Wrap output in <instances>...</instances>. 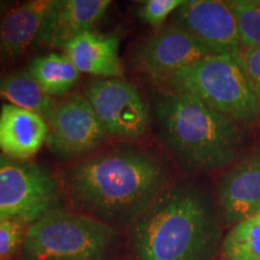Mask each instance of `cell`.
Segmentation results:
<instances>
[{
  "instance_id": "obj_5",
  "label": "cell",
  "mask_w": 260,
  "mask_h": 260,
  "mask_svg": "<svg viewBox=\"0 0 260 260\" xmlns=\"http://www.w3.org/2000/svg\"><path fill=\"white\" fill-rule=\"evenodd\" d=\"M118 241L110 224L57 207L28 225L22 247L25 260H106Z\"/></svg>"
},
{
  "instance_id": "obj_4",
  "label": "cell",
  "mask_w": 260,
  "mask_h": 260,
  "mask_svg": "<svg viewBox=\"0 0 260 260\" xmlns=\"http://www.w3.org/2000/svg\"><path fill=\"white\" fill-rule=\"evenodd\" d=\"M159 84L190 94L235 123L260 117V96L236 54H210Z\"/></svg>"
},
{
  "instance_id": "obj_17",
  "label": "cell",
  "mask_w": 260,
  "mask_h": 260,
  "mask_svg": "<svg viewBox=\"0 0 260 260\" xmlns=\"http://www.w3.org/2000/svg\"><path fill=\"white\" fill-rule=\"evenodd\" d=\"M28 68L42 92L53 99L67 95L80 79V71L65 53L38 57Z\"/></svg>"
},
{
  "instance_id": "obj_9",
  "label": "cell",
  "mask_w": 260,
  "mask_h": 260,
  "mask_svg": "<svg viewBox=\"0 0 260 260\" xmlns=\"http://www.w3.org/2000/svg\"><path fill=\"white\" fill-rule=\"evenodd\" d=\"M212 54L186 29L172 23L141 42L133 53V64L153 82Z\"/></svg>"
},
{
  "instance_id": "obj_23",
  "label": "cell",
  "mask_w": 260,
  "mask_h": 260,
  "mask_svg": "<svg viewBox=\"0 0 260 260\" xmlns=\"http://www.w3.org/2000/svg\"><path fill=\"white\" fill-rule=\"evenodd\" d=\"M17 4V2H11V0H0V18L4 16L9 10H11Z\"/></svg>"
},
{
  "instance_id": "obj_2",
  "label": "cell",
  "mask_w": 260,
  "mask_h": 260,
  "mask_svg": "<svg viewBox=\"0 0 260 260\" xmlns=\"http://www.w3.org/2000/svg\"><path fill=\"white\" fill-rule=\"evenodd\" d=\"M130 237L138 260H206L217 240L212 204L194 184L169 187Z\"/></svg>"
},
{
  "instance_id": "obj_11",
  "label": "cell",
  "mask_w": 260,
  "mask_h": 260,
  "mask_svg": "<svg viewBox=\"0 0 260 260\" xmlns=\"http://www.w3.org/2000/svg\"><path fill=\"white\" fill-rule=\"evenodd\" d=\"M111 0H53L38 31L35 44L64 48L102 21Z\"/></svg>"
},
{
  "instance_id": "obj_20",
  "label": "cell",
  "mask_w": 260,
  "mask_h": 260,
  "mask_svg": "<svg viewBox=\"0 0 260 260\" xmlns=\"http://www.w3.org/2000/svg\"><path fill=\"white\" fill-rule=\"evenodd\" d=\"M24 226L17 219L0 218V260H8L23 245Z\"/></svg>"
},
{
  "instance_id": "obj_3",
  "label": "cell",
  "mask_w": 260,
  "mask_h": 260,
  "mask_svg": "<svg viewBox=\"0 0 260 260\" xmlns=\"http://www.w3.org/2000/svg\"><path fill=\"white\" fill-rule=\"evenodd\" d=\"M154 116L165 147L186 170L213 171L236 158L239 125L190 94L161 88L154 96Z\"/></svg>"
},
{
  "instance_id": "obj_7",
  "label": "cell",
  "mask_w": 260,
  "mask_h": 260,
  "mask_svg": "<svg viewBox=\"0 0 260 260\" xmlns=\"http://www.w3.org/2000/svg\"><path fill=\"white\" fill-rule=\"evenodd\" d=\"M84 96L107 135L134 140L148 132L151 118L147 104L134 84L122 77L90 81Z\"/></svg>"
},
{
  "instance_id": "obj_22",
  "label": "cell",
  "mask_w": 260,
  "mask_h": 260,
  "mask_svg": "<svg viewBox=\"0 0 260 260\" xmlns=\"http://www.w3.org/2000/svg\"><path fill=\"white\" fill-rule=\"evenodd\" d=\"M236 57L260 96V47H240Z\"/></svg>"
},
{
  "instance_id": "obj_21",
  "label": "cell",
  "mask_w": 260,
  "mask_h": 260,
  "mask_svg": "<svg viewBox=\"0 0 260 260\" xmlns=\"http://www.w3.org/2000/svg\"><path fill=\"white\" fill-rule=\"evenodd\" d=\"M184 0H147L139 9V17L153 28H161L169 16L175 14Z\"/></svg>"
},
{
  "instance_id": "obj_19",
  "label": "cell",
  "mask_w": 260,
  "mask_h": 260,
  "mask_svg": "<svg viewBox=\"0 0 260 260\" xmlns=\"http://www.w3.org/2000/svg\"><path fill=\"white\" fill-rule=\"evenodd\" d=\"M236 18L241 47H260V0L228 2Z\"/></svg>"
},
{
  "instance_id": "obj_8",
  "label": "cell",
  "mask_w": 260,
  "mask_h": 260,
  "mask_svg": "<svg viewBox=\"0 0 260 260\" xmlns=\"http://www.w3.org/2000/svg\"><path fill=\"white\" fill-rule=\"evenodd\" d=\"M46 122L47 147L63 160L88 157L109 136L88 100L81 94L57 102Z\"/></svg>"
},
{
  "instance_id": "obj_1",
  "label": "cell",
  "mask_w": 260,
  "mask_h": 260,
  "mask_svg": "<svg viewBox=\"0 0 260 260\" xmlns=\"http://www.w3.org/2000/svg\"><path fill=\"white\" fill-rule=\"evenodd\" d=\"M61 186L71 204L106 224L134 225L169 188L167 169L132 146L90 155L64 171Z\"/></svg>"
},
{
  "instance_id": "obj_12",
  "label": "cell",
  "mask_w": 260,
  "mask_h": 260,
  "mask_svg": "<svg viewBox=\"0 0 260 260\" xmlns=\"http://www.w3.org/2000/svg\"><path fill=\"white\" fill-rule=\"evenodd\" d=\"M218 203L226 224L243 222L260 213V158L236 162L218 184Z\"/></svg>"
},
{
  "instance_id": "obj_13",
  "label": "cell",
  "mask_w": 260,
  "mask_h": 260,
  "mask_svg": "<svg viewBox=\"0 0 260 260\" xmlns=\"http://www.w3.org/2000/svg\"><path fill=\"white\" fill-rule=\"evenodd\" d=\"M53 0L17 3L0 18V75L9 73L38 37Z\"/></svg>"
},
{
  "instance_id": "obj_18",
  "label": "cell",
  "mask_w": 260,
  "mask_h": 260,
  "mask_svg": "<svg viewBox=\"0 0 260 260\" xmlns=\"http://www.w3.org/2000/svg\"><path fill=\"white\" fill-rule=\"evenodd\" d=\"M225 260H260V213L232 228L223 242Z\"/></svg>"
},
{
  "instance_id": "obj_16",
  "label": "cell",
  "mask_w": 260,
  "mask_h": 260,
  "mask_svg": "<svg viewBox=\"0 0 260 260\" xmlns=\"http://www.w3.org/2000/svg\"><path fill=\"white\" fill-rule=\"evenodd\" d=\"M0 99L48 118L57 100L42 92L29 68L0 75Z\"/></svg>"
},
{
  "instance_id": "obj_15",
  "label": "cell",
  "mask_w": 260,
  "mask_h": 260,
  "mask_svg": "<svg viewBox=\"0 0 260 260\" xmlns=\"http://www.w3.org/2000/svg\"><path fill=\"white\" fill-rule=\"evenodd\" d=\"M119 37L88 31L71 40L64 47L65 56L77 70L100 79L122 77L123 70L119 58Z\"/></svg>"
},
{
  "instance_id": "obj_6",
  "label": "cell",
  "mask_w": 260,
  "mask_h": 260,
  "mask_svg": "<svg viewBox=\"0 0 260 260\" xmlns=\"http://www.w3.org/2000/svg\"><path fill=\"white\" fill-rule=\"evenodd\" d=\"M60 197L59 182L46 168L0 153V218L30 225L42 214L57 209Z\"/></svg>"
},
{
  "instance_id": "obj_14",
  "label": "cell",
  "mask_w": 260,
  "mask_h": 260,
  "mask_svg": "<svg viewBox=\"0 0 260 260\" xmlns=\"http://www.w3.org/2000/svg\"><path fill=\"white\" fill-rule=\"evenodd\" d=\"M48 124L38 113L4 103L0 107V153L29 161L46 144Z\"/></svg>"
},
{
  "instance_id": "obj_10",
  "label": "cell",
  "mask_w": 260,
  "mask_h": 260,
  "mask_svg": "<svg viewBox=\"0 0 260 260\" xmlns=\"http://www.w3.org/2000/svg\"><path fill=\"white\" fill-rule=\"evenodd\" d=\"M174 18L175 24L194 35L212 54H236L241 47L236 18L228 2L184 0Z\"/></svg>"
}]
</instances>
